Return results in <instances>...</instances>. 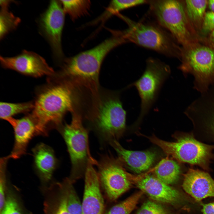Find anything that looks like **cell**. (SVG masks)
Here are the masks:
<instances>
[{"label": "cell", "mask_w": 214, "mask_h": 214, "mask_svg": "<svg viewBox=\"0 0 214 214\" xmlns=\"http://www.w3.org/2000/svg\"><path fill=\"white\" fill-rule=\"evenodd\" d=\"M21 21L20 18L9 11L8 7H1L0 13V39L16 29Z\"/></svg>", "instance_id": "23"}, {"label": "cell", "mask_w": 214, "mask_h": 214, "mask_svg": "<svg viewBox=\"0 0 214 214\" xmlns=\"http://www.w3.org/2000/svg\"><path fill=\"white\" fill-rule=\"evenodd\" d=\"M95 104L93 112L85 117L91 128L103 143L110 144L118 141L125 132L126 115L119 93L103 98L99 96Z\"/></svg>", "instance_id": "3"}, {"label": "cell", "mask_w": 214, "mask_h": 214, "mask_svg": "<svg viewBox=\"0 0 214 214\" xmlns=\"http://www.w3.org/2000/svg\"><path fill=\"white\" fill-rule=\"evenodd\" d=\"M64 14L60 1H51L38 21L41 33L49 43L54 57L58 61L63 58L62 37Z\"/></svg>", "instance_id": "11"}, {"label": "cell", "mask_w": 214, "mask_h": 214, "mask_svg": "<svg viewBox=\"0 0 214 214\" xmlns=\"http://www.w3.org/2000/svg\"><path fill=\"white\" fill-rule=\"evenodd\" d=\"M178 68L193 76V88L202 94L214 84V48L198 42L181 48Z\"/></svg>", "instance_id": "6"}, {"label": "cell", "mask_w": 214, "mask_h": 214, "mask_svg": "<svg viewBox=\"0 0 214 214\" xmlns=\"http://www.w3.org/2000/svg\"><path fill=\"white\" fill-rule=\"evenodd\" d=\"M154 172L157 178L170 185L175 182L178 179L180 168L175 161L166 158L160 161L155 168Z\"/></svg>", "instance_id": "19"}, {"label": "cell", "mask_w": 214, "mask_h": 214, "mask_svg": "<svg viewBox=\"0 0 214 214\" xmlns=\"http://www.w3.org/2000/svg\"><path fill=\"white\" fill-rule=\"evenodd\" d=\"M128 43L123 33L114 36L95 47L64 60L55 75L67 79L78 88L85 87L94 96L99 94V76L102 62L115 48Z\"/></svg>", "instance_id": "2"}, {"label": "cell", "mask_w": 214, "mask_h": 214, "mask_svg": "<svg viewBox=\"0 0 214 214\" xmlns=\"http://www.w3.org/2000/svg\"><path fill=\"white\" fill-rule=\"evenodd\" d=\"M149 12L182 47L198 41L187 17L184 2L177 0H147Z\"/></svg>", "instance_id": "4"}, {"label": "cell", "mask_w": 214, "mask_h": 214, "mask_svg": "<svg viewBox=\"0 0 214 214\" xmlns=\"http://www.w3.org/2000/svg\"><path fill=\"white\" fill-rule=\"evenodd\" d=\"M147 3V0H146L112 1L105 12L97 19L96 21L106 20L113 14L124 10Z\"/></svg>", "instance_id": "24"}, {"label": "cell", "mask_w": 214, "mask_h": 214, "mask_svg": "<svg viewBox=\"0 0 214 214\" xmlns=\"http://www.w3.org/2000/svg\"><path fill=\"white\" fill-rule=\"evenodd\" d=\"M0 211V214H23L17 199L10 195L6 197L4 205Z\"/></svg>", "instance_id": "29"}, {"label": "cell", "mask_w": 214, "mask_h": 214, "mask_svg": "<svg viewBox=\"0 0 214 214\" xmlns=\"http://www.w3.org/2000/svg\"><path fill=\"white\" fill-rule=\"evenodd\" d=\"M34 106V101L17 103L0 102V118L5 120L18 114H28L32 111Z\"/></svg>", "instance_id": "21"}, {"label": "cell", "mask_w": 214, "mask_h": 214, "mask_svg": "<svg viewBox=\"0 0 214 214\" xmlns=\"http://www.w3.org/2000/svg\"><path fill=\"white\" fill-rule=\"evenodd\" d=\"M0 61L2 67L5 69L33 77H48L55 73L43 57L32 51L24 50L20 54L11 57L0 56Z\"/></svg>", "instance_id": "12"}, {"label": "cell", "mask_w": 214, "mask_h": 214, "mask_svg": "<svg viewBox=\"0 0 214 214\" xmlns=\"http://www.w3.org/2000/svg\"><path fill=\"white\" fill-rule=\"evenodd\" d=\"M110 144L114 148L118 158L123 165L134 172L140 173L148 170L156 158V152L152 151H135L124 148L118 141L114 140Z\"/></svg>", "instance_id": "17"}, {"label": "cell", "mask_w": 214, "mask_h": 214, "mask_svg": "<svg viewBox=\"0 0 214 214\" xmlns=\"http://www.w3.org/2000/svg\"><path fill=\"white\" fill-rule=\"evenodd\" d=\"M131 179L141 191L155 200L173 204L180 199L178 191L156 177L149 174L136 177L131 175Z\"/></svg>", "instance_id": "14"}, {"label": "cell", "mask_w": 214, "mask_h": 214, "mask_svg": "<svg viewBox=\"0 0 214 214\" xmlns=\"http://www.w3.org/2000/svg\"><path fill=\"white\" fill-rule=\"evenodd\" d=\"M35 170L44 182L50 181L56 168L57 160L53 149L48 145L40 143L32 150Z\"/></svg>", "instance_id": "18"}, {"label": "cell", "mask_w": 214, "mask_h": 214, "mask_svg": "<svg viewBox=\"0 0 214 214\" xmlns=\"http://www.w3.org/2000/svg\"><path fill=\"white\" fill-rule=\"evenodd\" d=\"M208 5L210 11L214 12V0H208Z\"/></svg>", "instance_id": "35"}, {"label": "cell", "mask_w": 214, "mask_h": 214, "mask_svg": "<svg viewBox=\"0 0 214 214\" xmlns=\"http://www.w3.org/2000/svg\"><path fill=\"white\" fill-rule=\"evenodd\" d=\"M96 165L100 183L110 200H115L130 188L131 175L118 158L109 153L102 154Z\"/></svg>", "instance_id": "10"}, {"label": "cell", "mask_w": 214, "mask_h": 214, "mask_svg": "<svg viewBox=\"0 0 214 214\" xmlns=\"http://www.w3.org/2000/svg\"><path fill=\"white\" fill-rule=\"evenodd\" d=\"M5 120L11 125L14 132V146L8 155L10 158L17 159L26 154L30 141L34 136L38 135L37 125L29 113L21 119L12 117Z\"/></svg>", "instance_id": "15"}, {"label": "cell", "mask_w": 214, "mask_h": 214, "mask_svg": "<svg viewBox=\"0 0 214 214\" xmlns=\"http://www.w3.org/2000/svg\"><path fill=\"white\" fill-rule=\"evenodd\" d=\"M136 214H167L161 205L151 201L144 203Z\"/></svg>", "instance_id": "30"}, {"label": "cell", "mask_w": 214, "mask_h": 214, "mask_svg": "<svg viewBox=\"0 0 214 214\" xmlns=\"http://www.w3.org/2000/svg\"><path fill=\"white\" fill-rule=\"evenodd\" d=\"M143 192L140 191L112 207L106 214H130L135 208Z\"/></svg>", "instance_id": "25"}, {"label": "cell", "mask_w": 214, "mask_h": 214, "mask_svg": "<svg viewBox=\"0 0 214 214\" xmlns=\"http://www.w3.org/2000/svg\"><path fill=\"white\" fill-rule=\"evenodd\" d=\"M197 126H203L210 131L214 136V119L201 113H197L195 117Z\"/></svg>", "instance_id": "31"}, {"label": "cell", "mask_w": 214, "mask_h": 214, "mask_svg": "<svg viewBox=\"0 0 214 214\" xmlns=\"http://www.w3.org/2000/svg\"><path fill=\"white\" fill-rule=\"evenodd\" d=\"M184 4L187 17L191 25L201 29L208 0H187Z\"/></svg>", "instance_id": "20"}, {"label": "cell", "mask_w": 214, "mask_h": 214, "mask_svg": "<svg viewBox=\"0 0 214 214\" xmlns=\"http://www.w3.org/2000/svg\"><path fill=\"white\" fill-rule=\"evenodd\" d=\"M146 64L141 77L127 87L135 86L141 98L140 113L137 123L140 122L149 112L162 84L171 73L169 66L157 59L150 57Z\"/></svg>", "instance_id": "9"}, {"label": "cell", "mask_w": 214, "mask_h": 214, "mask_svg": "<svg viewBox=\"0 0 214 214\" xmlns=\"http://www.w3.org/2000/svg\"><path fill=\"white\" fill-rule=\"evenodd\" d=\"M147 137L169 156L180 162L197 165L206 170L209 169L210 162L214 158V145L201 142L189 133L176 135L174 142L164 141L155 135Z\"/></svg>", "instance_id": "8"}, {"label": "cell", "mask_w": 214, "mask_h": 214, "mask_svg": "<svg viewBox=\"0 0 214 214\" xmlns=\"http://www.w3.org/2000/svg\"><path fill=\"white\" fill-rule=\"evenodd\" d=\"M67 188V207L69 214H83L81 203L69 179L65 180Z\"/></svg>", "instance_id": "27"}, {"label": "cell", "mask_w": 214, "mask_h": 214, "mask_svg": "<svg viewBox=\"0 0 214 214\" xmlns=\"http://www.w3.org/2000/svg\"><path fill=\"white\" fill-rule=\"evenodd\" d=\"M77 87L67 79L53 75L35 92L31 115L37 125L38 135L47 136L49 130H58L63 125L66 114L77 112Z\"/></svg>", "instance_id": "1"}, {"label": "cell", "mask_w": 214, "mask_h": 214, "mask_svg": "<svg viewBox=\"0 0 214 214\" xmlns=\"http://www.w3.org/2000/svg\"><path fill=\"white\" fill-rule=\"evenodd\" d=\"M202 212V214H214V202L204 204Z\"/></svg>", "instance_id": "33"}, {"label": "cell", "mask_w": 214, "mask_h": 214, "mask_svg": "<svg viewBox=\"0 0 214 214\" xmlns=\"http://www.w3.org/2000/svg\"><path fill=\"white\" fill-rule=\"evenodd\" d=\"M201 29L204 34H210L214 30V12L210 11L206 12Z\"/></svg>", "instance_id": "32"}, {"label": "cell", "mask_w": 214, "mask_h": 214, "mask_svg": "<svg viewBox=\"0 0 214 214\" xmlns=\"http://www.w3.org/2000/svg\"><path fill=\"white\" fill-rule=\"evenodd\" d=\"M209 40L210 45L214 48V30L210 34Z\"/></svg>", "instance_id": "34"}, {"label": "cell", "mask_w": 214, "mask_h": 214, "mask_svg": "<svg viewBox=\"0 0 214 214\" xmlns=\"http://www.w3.org/2000/svg\"><path fill=\"white\" fill-rule=\"evenodd\" d=\"M96 162L89 160L84 175V189L82 203L83 214H102L104 202L100 188L97 171L94 167Z\"/></svg>", "instance_id": "13"}, {"label": "cell", "mask_w": 214, "mask_h": 214, "mask_svg": "<svg viewBox=\"0 0 214 214\" xmlns=\"http://www.w3.org/2000/svg\"><path fill=\"white\" fill-rule=\"evenodd\" d=\"M63 10L74 20L87 14L90 7L89 0H60Z\"/></svg>", "instance_id": "22"}, {"label": "cell", "mask_w": 214, "mask_h": 214, "mask_svg": "<svg viewBox=\"0 0 214 214\" xmlns=\"http://www.w3.org/2000/svg\"><path fill=\"white\" fill-rule=\"evenodd\" d=\"M182 187L197 201L214 197V180L207 173L200 170L189 169L184 175Z\"/></svg>", "instance_id": "16"}, {"label": "cell", "mask_w": 214, "mask_h": 214, "mask_svg": "<svg viewBox=\"0 0 214 214\" xmlns=\"http://www.w3.org/2000/svg\"><path fill=\"white\" fill-rule=\"evenodd\" d=\"M9 156L2 158L0 161V211L3 208L5 204L6 196V169L7 163Z\"/></svg>", "instance_id": "28"}, {"label": "cell", "mask_w": 214, "mask_h": 214, "mask_svg": "<svg viewBox=\"0 0 214 214\" xmlns=\"http://www.w3.org/2000/svg\"><path fill=\"white\" fill-rule=\"evenodd\" d=\"M128 27L123 31L128 42L154 51L167 57L180 59L181 49L172 36L155 21H134L119 16Z\"/></svg>", "instance_id": "5"}, {"label": "cell", "mask_w": 214, "mask_h": 214, "mask_svg": "<svg viewBox=\"0 0 214 214\" xmlns=\"http://www.w3.org/2000/svg\"><path fill=\"white\" fill-rule=\"evenodd\" d=\"M83 118L78 112L72 113L70 123L58 130L67 146L71 162L70 179L72 181L85 175L91 156L88 141L89 130L84 125Z\"/></svg>", "instance_id": "7"}, {"label": "cell", "mask_w": 214, "mask_h": 214, "mask_svg": "<svg viewBox=\"0 0 214 214\" xmlns=\"http://www.w3.org/2000/svg\"><path fill=\"white\" fill-rule=\"evenodd\" d=\"M45 214H69L67 207L66 191L59 197L51 198L45 203Z\"/></svg>", "instance_id": "26"}]
</instances>
